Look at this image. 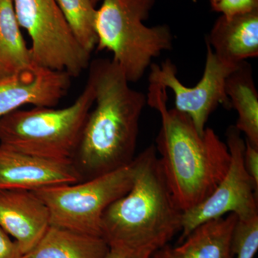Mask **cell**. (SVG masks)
I'll return each mask as SVG.
<instances>
[{"mask_svg":"<svg viewBox=\"0 0 258 258\" xmlns=\"http://www.w3.org/2000/svg\"><path fill=\"white\" fill-rule=\"evenodd\" d=\"M23 254L16 241L0 227V258H23Z\"/></svg>","mask_w":258,"mask_h":258,"instance_id":"22","label":"cell"},{"mask_svg":"<svg viewBox=\"0 0 258 258\" xmlns=\"http://www.w3.org/2000/svg\"><path fill=\"white\" fill-rule=\"evenodd\" d=\"M230 164L225 177L203 203L184 212L177 243L182 242L198 225L233 213L240 220L258 217V186L246 170L244 164L245 142L235 125L226 132Z\"/></svg>","mask_w":258,"mask_h":258,"instance_id":"8","label":"cell"},{"mask_svg":"<svg viewBox=\"0 0 258 258\" xmlns=\"http://www.w3.org/2000/svg\"><path fill=\"white\" fill-rule=\"evenodd\" d=\"M95 93L74 162L83 181L128 166L135 158L139 121L147 98L134 90L110 59L89 64Z\"/></svg>","mask_w":258,"mask_h":258,"instance_id":"1","label":"cell"},{"mask_svg":"<svg viewBox=\"0 0 258 258\" xmlns=\"http://www.w3.org/2000/svg\"><path fill=\"white\" fill-rule=\"evenodd\" d=\"M33 63L22 35L13 0H0V79Z\"/></svg>","mask_w":258,"mask_h":258,"instance_id":"17","label":"cell"},{"mask_svg":"<svg viewBox=\"0 0 258 258\" xmlns=\"http://www.w3.org/2000/svg\"><path fill=\"white\" fill-rule=\"evenodd\" d=\"M212 9L226 18L247 14L258 10V0H218Z\"/></svg>","mask_w":258,"mask_h":258,"instance_id":"20","label":"cell"},{"mask_svg":"<svg viewBox=\"0 0 258 258\" xmlns=\"http://www.w3.org/2000/svg\"><path fill=\"white\" fill-rule=\"evenodd\" d=\"M237 220L235 214L230 213L204 222L182 242L166 244L151 258H234L232 239Z\"/></svg>","mask_w":258,"mask_h":258,"instance_id":"13","label":"cell"},{"mask_svg":"<svg viewBox=\"0 0 258 258\" xmlns=\"http://www.w3.org/2000/svg\"><path fill=\"white\" fill-rule=\"evenodd\" d=\"M245 142L244 152V164L246 170L254 182L258 186V147Z\"/></svg>","mask_w":258,"mask_h":258,"instance_id":"21","label":"cell"},{"mask_svg":"<svg viewBox=\"0 0 258 258\" xmlns=\"http://www.w3.org/2000/svg\"><path fill=\"white\" fill-rule=\"evenodd\" d=\"M147 98L161 115L155 147L166 182L178 206L186 211L206 200L225 177L230 164L228 147L212 128L201 135L187 115L168 109L165 88L149 85Z\"/></svg>","mask_w":258,"mask_h":258,"instance_id":"2","label":"cell"},{"mask_svg":"<svg viewBox=\"0 0 258 258\" xmlns=\"http://www.w3.org/2000/svg\"><path fill=\"white\" fill-rule=\"evenodd\" d=\"M110 246L101 236L50 225L41 240L23 258H106Z\"/></svg>","mask_w":258,"mask_h":258,"instance_id":"15","label":"cell"},{"mask_svg":"<svg viewBox=\"0 0 258 258\" xmlns=\"http://www.w3.org/2000/svg\"><path fill=\"white\" fill-rule=\"evenodd\" d=\"M217 1H218V0H210V3H211V5L215 4V3H217Z\"/></svg>","mask_w":258,"mask_h":258,"instance_id":"25","label":"cell"},{"mask_svg":"<svg viewBox=\"0 0 258 258\" xmlns=\"http://www.w3.org/2000/svg\"><path fill=\"white\" fill-rule=\"evenodd\" d=\"M95 93L87 81L73 104L62 108L34 107L0 118V145L57 161H74Z\"/></svg>","mask_w":258,"mask_h":258,"instance_id":"5","label":"cell"},{"mask_svg":"<svg viewBox=\"0 0 258 258\" xmlns=\"http://www.w3.org/2000/svg\"><path fill=\"white\" fill-rule=\"evenodd\" d=\"M257 249L258 217L237 220L232 239L234 258H253Z\"/></svg>","mask_w":258,"mask_h":258,"instance_id":"19","label":"cell"},{"mask_svg":"<svg viewBox=\"0 0 258 258\" xmlns=\"http://www.w3.org/2000/svg\"><path fill=\"white\" fill-rule=\"evenodd\" d=\"M225 90L230 108L237 113L235 126L258 147V93L250 64L246 61L237 64L226 79Z\"/></svg>","mask_w":258,"mask_h":258,"instance_id":"16","label":"cell"},{"mask_svg":"<svg viewBox=\"0 0 258 258\" xmlns=\"http://www.w3.org/2000/svg\"><path fill=\"white\" fill-rule=\"evenodd\" d=\"M74 36L90 53L97 46L96 8L91 0H55Z\"/></svg>","mask_w":258,"mask_h":258,"instance_id":"18","label":"cell"},{"mask_svg":"<svg viewBox=\"0 0 258 258\" xmlns=\"http://www.w3.org/2000/svg\"><path fill=\"white\" fill-rule=\"evenodd\" d=\"M50 226L48 208L33 191L0 189V227L14 237L23 255L38 243Z\"/></svg>","mask_w":258,"mask_h":258,"instance_id":"12","label":"cell"},{"mask_svg":"<svg viewBox=\"0 0 258 258\" xmlns=\"http://www.w3.org/2000/svg\"><path fill=\"white\" fill-rule=\"evenodd\" d=\"M82 181L74 161L45 159L0 145V189L33 191Z\"/></svg>","mask_w":258,"mask_h":258,"instance_id":"11","label":"cell"},{"mask_svg":"<svg viewBox=\"0 0 258 258\" xmlns=\"http://www.w3.org/2000/svg\"><path fill=\"white\" fill-rule=\"evenodd\" d=\"M20 28L31 39L33 63L78 77L89 67L91 54L71 31L55 0H13Z\"/></svg>","mask_w":258,"mask_h":258,"instance_id":"7","label":"cell"},{"mask_svg":"<svg viewBox=\"0 0 258 258\" xmlns=\"http://www.w3.org/2000/svg\"><path fill=\"white\" fill-rule=\"evenodd\" d=\"M154 252L147 249H136L123 246H110L106 258H151Z\"/></svg>","mask_w":258,"mask_h":258,"instance_id":"23","label":"cell"},{"mask_svg":"<svg viewBox=\"0 0 258 258\" xmlns=\"http://www.w3.org/2000/svg\"><path fill=\"white\" fill-rule=\"evenodd\" d=\"M71 76L30 64L0 79V118L25 105L55 107L67 95Z\"/></svg>","mask_w":258,"mask_h":258,"instance_id":"10","label":"cell"},{"mask_svg":"<svg viewBox=\"0 0 258 258\" xmlns=\"http://www.w3.org/2000/svg\"><path fill=\"white\" fill-rule=\"evenodd\" d=\"M133 164V185L103 213L102 236L109 246L154 252L180 233L184 212L168 186L155 145L135 157Z\"/></svg>","mask_w":258,"mask_h":258,"instance_id":"3","label":"cell"},{"mask_svg":"<svg viewBox=\"0 0 258 258\" xmlns=\"http://www.w3.org/2000/svg\"><path fill=\"white\" fill-rule=\"evenodd\" d=\"M215 55L237 64L258 56V10L232 18L220 17L206 40Z\"/></svg>","mask_w":258,"mask_h":258,"instance_id":"14","label":"cell"},{"mask_svg":"<svg viewBox=\"0 0 258 258\" xmlns=\"http://www.w3.org/2000/svg\"><path fill=\"white\" fill-rule=\"evenodd\" d=\"M237 64L220 60L207 44L205 70L198 84L192 87L183 84L177 78L175 64L169 59L161 64H151L149 81L153 86L170 88L174 95V108L187 115L199 133L203 135L209 117L219 105L230 108L225 93V81Z\"/></svg>","mask_w":258,"mask_h":258,"instance_id":"9","label":"cell"},{"mask_svg":"<svg viewBox=\"0 0 258 258\" xmlns=\"http://www.w3.org/2000/svg\"><path fill=\"white\" fill-rule=\"evenodd\" d=\"M134 178L132 161L128 166L96 177L33 192L48 208L50 225L103 237V213L112 203L128 192Z\"/></svg>","mask_w":258,"mask_h":258,"instance_id":"6","label":"cell"},{"mask_svg":"<svg viewBox=\"0 0 258 258\" xmlns=\"http://www.w3.org/2000/svg\"><path fill=\"white\" fill-rule=\"evenodd\" d=\"M155 0H102L96 10L97 50H108L129 83L143 77L153 59L173 45L171 29L166 25L148 27Z\"/></svg>","mask_w":258,"mask_h":258,"instance_id":"4","label":"cell"},{"mask_svg":"<svg viewBox=\"0 0 258 258\" xmlns=\"http://www.w3.org/2000/svg\"><path fill=\"white\" fill-rule=\"evenodd\" d=\"M91 3H93L95 6H96V5L98 4V2L102 1V0H91Z\"/></svg>","mask_w":258,"mask_h":258,"instance_id":"24","label":"cell"}]
</instances>
